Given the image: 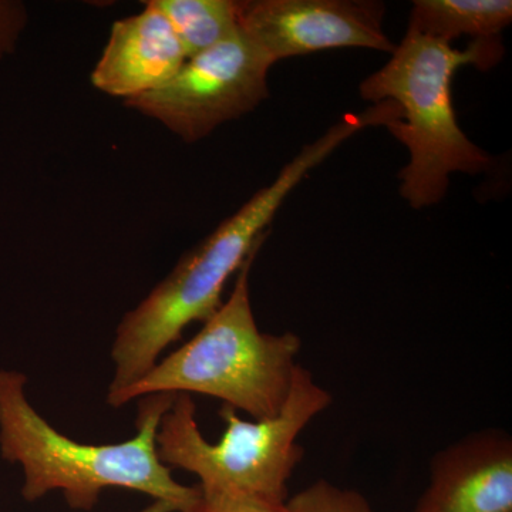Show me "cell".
<instances>
[{"label":"cell","instance_id":"6da1fadb","mask_svg":"<svg viewBox=\"0 0 512 512\" xmlns=\"http://www.w3.org/2000/svg\"><path fill=\"white\" fill-rule=\"evenodd\" d=\"M392 119L389 103H377L363 113L343 117L315 143L303 147L271 184L188 251L173 271L120 320L111 345L113 377L107 400L147 375L188 325L207 322L220 309L225 285L249 256L258 252L266 227L313 168L357 131L386 126Z\"/></svg>","mask_w":512,"mask_h":512},{"label":"cell","instance_id":"7a4b0ae2","mask_svg":"<svg viewBox=\"0 0 512 512\" xmlns=\"http://www.w3.org/2000/svg\"><path fill=\"white\" fill-rule=\"evenodd\" d=\"M28 377L0 370V457L22 468V497L36 503L60 491L72 510L92 511L109 488L136 491L187 512L200 500L157 454V430L175 394L141 397L136 436L114 444H86L64 436L29 402Z\"/></svg>","mask_w":512,"mask_h":512},{"label":"cell","instance_id":"3957f363","mask_svg":"<svg viewBox=\"0 0 512 512\" xmlns=\"http://www.w3.org/2000/svg\"><path fill=\"white\" fill-rule=\"evenodd\" d=\"M503 55L498 39L476 40L458 50L407 29L392 59L360 84L363 99L393 101L402 111L386 127L409 150V164L399 174L400 194L414 210L443 201L451 174H478L490 167V156L458 126L451 89L461 67L487 70Z\"/></svg>","mask_w":512,"mask_h":512},{"label":"cell","instance_id":"277c9868","mask_svg":"<svg viewBox=\"0 0 512 512\" xmlns=\"http://www.w3.org/2000/svg\"><path fill=\"white\" fill-rule=\"evenodd\" d=\"M249 256L239 269L227 301L194 338L107 400L114 409L150 394H201L221 400L254 420L281 412L299 363L302 340L292 332H261L252 311Z\"/></svg>","mask_w":512,"mask_h":512},{"label":"cell","instance_id":"5b68a950","mask_svg":"<svg viewBox=\"0 0 512 512\" xmlns=\"http://www.w3.org/2000/svg\"><path fill=\"white\" fill-rule=\"evenodd\" d=\"M330 404L332 394L299 365L281 412L272 419L244 420L237 410L222 406L225 431L220 441L211 443L198 426L192 396L175 394L158 424V458L170 470L197 476L202 493L242 495L282 505L303 457L298 437Z\"/></svg>","mask_w":512,"mask_h":512},{"label":"cell","instance_id":"8992f818","mask_svg":"<svg viewBox=\"0 0 512 512\" xmlns=\"http://www.w3.org/2000/svg\"><path fill=\"white\" fill-rule=\"evenodd\" d=\"M272 66L238 29L224 42L185 60L164 86L124 100V106L160 121L184 143H197L268 99Z\"/></svg>","mask_w":512,"mask_h":512},{"label":"cell","instance_id":"52a82bcc","mask_svg":"<svg viewBox=\"0 0 512 512\" xmlns=\"http://www.w3.org/2000/svg\"><path fill=\"white\" fill-rule=\"evenodd\" d=\"M384 5L373 0H242L238 29L272 63L339 47L392 53Z\"/></svg>","mask_w":512,"mask_h":512},{"label":"cell","instance_id":"ba28073f","mask_svg":"<svg viewBox=\"0 0 512 512\" xmlns=\"http://www.w3.org/2000/svg\"><path fill=\"white\" fill-rule=\"evenodd\" d=\"M414 512H512L510 434L480 430L437 451Z\"/></svg>","mask_w":512,"mask_h":512},{"label":"cell","instance_id":"9c48e42d","mask_svg":"<svg viewBox=\"0 0 512 512\" xmlns=\"http://www.w3.org/2000/svg\"><path fill=\"white\" fill-rule=\"evenodd\" d=\"M143 5V12L113 23L94 67L93 86L109 96L128 100L153 92L173 79L187 60L168 19L151 0Z\"/></svg>","mask_w":512,"mask_h":512},{"label":"cell","instance_id":"30bf717a","mask_svg":"<svg viewBox=\"0 0 512 512\" xmlns=\"http://www.w3.org/2000/svg\"><path fill=\"white\" fill-rule=\"evenodd\" d=\"M511 22L510 0H416L409 29L451 45L460 36L495 39Z\"/></svg>","mask_w":512,"mask_h":512},{"label":"cell","instance_id":"8fae6325","mask_svg":"<svg viewBox=\"0 0 512 512\" xmlns=\"http://www.w3.org/2000/svg\"><path fill=\"white\" fill-rule=\"evenodd\" d=\"M190 59L238 32V0H151Z\"/></svg>","mask_w":512,"mask_h":512},{"label":"cell","instance_id":"7c38bea8","mask_svg":"<svg viewBox=\"0 0 512 512\" xmlns=\"http://www.w3.org/2000/svg\"><path fill=\"white\" fill-rule=\"evenodd\" d=\"M282 512H375L369 500L353 490L328 480H318L288 497Z\"/></svg>","mask_w":512,"mask_h":512},{"label":"cell","instance_id":"4fadbf2b","mask_svg":"<svg viewBox=\"0 0 512 512\" xmlns=\"http://www.w3.org/2000/svg\"><path fill=\"white\" fill-rule=\"evenodd\" d=\"M282 505L269 504L242 495L201 491L200 500L187 512H282Z\"/></svg>","mask_w":512,"mask_h":512},{"label":"cell","instance_id":"5bb4252c","mask_svg":"<svg viewBox=\"0 0 512 512\" xmlns=\"http://www.w3.org/2000/svg\"><path fill=\"white\" fill-rule=\"evenodd\" d=\"M28 23V10L22 2L0 0V62L12 55Z\"/></svg>","mask_w":512,"mask_h":512},{"label":"cell","instance_id":"9a60e30c","mask_svg":"<svg viewBox=\"0 0 512 512\" xmlns=\"http://www.w3.org/2000/svg\"><path fill=\"white\" fill-rule=\"evenodd\" d=\"M137 512H174L170 505L163 503V501H153L146 508Z\"/></svg>","mask_w":512,"mask_h":512}]
</instances>
